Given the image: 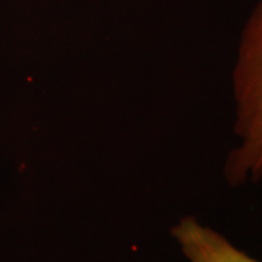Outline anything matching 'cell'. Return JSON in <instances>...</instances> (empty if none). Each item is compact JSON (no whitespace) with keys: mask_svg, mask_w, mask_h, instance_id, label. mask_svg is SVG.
I'll return each instance as SVG.
<instances>
[{"mask_svg":"<svg viewBox=\"0 0 262 262\" xmlns=\"http://www.w3.org/2000/svg\"><path fill=\"white\" fill-rule=\"evenodd\" d=\"M232 91L236 144L226 156L223 175L230 187L239 188L262 181V0L241 31Z\"/></svg>","mask_w":262,"mask_h":262,"instance_id":"obj_1","label":"cell"},{"mask_svg":"<svg viewBox=\"0 0 262 262\" xmlns=\"http://www.w3.org/2000/svg\"><path fill=\"white\" fill-rule=\"evenodd\" d=\"M170 236L187 262H261L195 215L181 217Z\"/></svg>","mask_w":262,"mask_h":262,"instance_id":"obj_2","label":"cell"}]
</instances>
